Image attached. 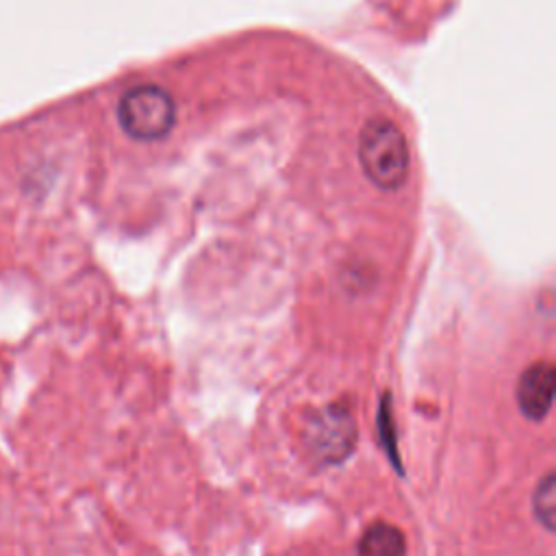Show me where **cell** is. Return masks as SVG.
Instances as JSON below:
<instances>
[{
    "instance_id": "5b68a950",
    "label": "cell",
    "mask_w": 556,
    "mask_h": 556,
    "mask_svg": "<svg viewBox=\"0 0 556 556\" xmlns=\"http://www.w3.org/2000/svg\"><path fill=\"white\" fill-rule=\"evenodd\" d=\"M358 556H404L406 541L397 526L389 521L369 523L358 539Z\"/></svg>"
},
{
    "instance_id": "277c9868",
    "label": "cell",
    "mask_w": 556,
    "mask_h": 556,
    "mask_svg": "<svg viewBox=\"0 0 556 556\" xmlns=\"http://www.w3.org/2000/svg\"><path fill=\"white\" fill-rule=\"evenodd\" d=\"M554 365L549 361H536L526 367L517 380V406L530 421H541L554 402Z\"/></svg>"
},
{
    "instance_id": "3957f363",
    "label": "cell",
    "mask_w": 556,
    "mask_h": 556,
    "mask_svg": "<svg viewBox=\"0 0 556 556\" xmlns=\"http://www.w3.org/2000/svg\"><path fill=\"white\" fill-rule=\"evenodd\" d=\"M306 445L319 463H341L356 445V424L345 406H326L317 410L306 426Z\"/></svg>"
},
{
    "instance_id": "8992f818",
    "label": "cell",
    "mask_w": 556,
    "mask_h": 556,
    "mask_svg": "<svg viewBox=\"0 0 556 556\" xmlns=\"http://www.w3.org/2000/svg\"><path fill=\"white\" fill-rule=\"evenodd\" d=\"M532 510L536 521L547 530L554 532L556 528V478L554 471H547L532 495Z\"/></svg>"
},
{
    "instance_id": "6da1fadb",
    "label": "cell",
    "mask_w": 556,
    "mask_h": 556,
    "mask_svg": "<svg viewBox=\"0 0 556 556\" xmlns=\"http://www.w3.org/2000/svg\"><path fill=\"white\" fill-rule=\"evenodd\" d=\"M358 161L371 185L382 191L400 189L410 165L408 143L402 130L391 119H369L361 130Z\"/></svg>"
},
{
    "instance_id": "7a4b0ae2",
    "label": "cell",
    "mask_w": 556,
    "mask_h": 556,
    "mask_svg": "<svg viewBox=\"0 0 556 556\" xmlns=\"http://www.w3.org/2000/svg\"><path fill=\"white\" fill-rule=\"evenodd\" d=\"M117 122L128 137L137 141H156L174 128V98L159 85H135L119 98Z\"/></svg>"
},
{
    "instance_id": "52a82bcc",
    "label": "cell",
    "mask_w": 556,
    "mask_h": 556,
    "mask_svg": "<svg viewBox=\"0 0 556 556\" xmlns=\"http://www.w3.org/2000/svg\"><path fill=\"white\" fill-rule=\"evenodd\" d=\"M380 434H382V443L389 450V456L393 463H397V452H395V439H393V428H391V415H389V395L384 397V404H380Z\"/></svg>"
}]
</instances>
